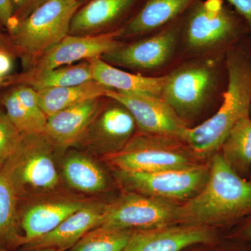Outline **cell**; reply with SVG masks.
<instances>
[{
  "instance_id": "obj_7",
  "label": "cell",
  "mask_w": 251,
  "mask_h": 251,
  "mask_svg": "<svg viewBox=\"0 0 251 251\" xmlns=\"http://www.w3.org/2000/svg\"><path fill=\"white\" fill-rule=\"evenodd\" d=\"M181 17L148 35L122 41L100 58L135 74L163 76L181 59Z\"/></svg>"
},
{
  "instance_id": "obj_37",
  "label": "cell",
  "mask_w": 251,
  "mask_h": 251,
  "mask_svg": "<svg viewBox=\"0 0 251 251\" xmlns=\"http://www.w3.org/2000/svg\"><path fill=\"white\" fill-rule=\"evenodd\" d=\"M247 179L250 180V181H251V170L250 173H249V176H248Z\"/></svg>"
},
{
  "instance_id": "obj_16",
  "label": "cell",
  "mask_w": 251,
  "mask_h": 251,
  "mask_svg": "<svg viewBox=\"0 0 251 251\" xmlns=\"http://www.w3.org/2000/svg\"><path fill=\"white\" fill-rule=\"evenodd\" d=\"M105 99V97L91 99L51 115L41 134L57 151L77 145Z\"/></svg>"
},
{
  "instance_id": "obj_6",
  "label": "cell",
  "mask_w": 251,
  "mask_h": 251,
  "mask_svg": "<svg viewBox=\"0 0 251 251\" xmlns=\"http://www.w3.org/2000/svg\"><path fill=\"white\" fill-rule=\"evenodd\" d=\"M116 171L153 173L194 168L206 163L181 138L137 132L118 152L105 156Z\"/></svg>"
},
{
  "instance_id": "obj_39",
  "label": "cell",
  "mask_w": 251,
  "mask_h": 251,
  "mask_svg": "<svg viewBox=\"0 0 251 251\" xmlns=\"http://www.w3.org/2000/svg\"><path fill=\"white\" fill-rule=\"evenodd\" d=\"M227 251H244L238 250V249H232V250H229Z\"/></svg>"
},
{
  "instance_id": "obj_29",
  "label": "cell",
  "mask_w": 251,
  "mask_h": 251,
  "mask_svg": "<svg viewBox=\"0 0 251 251\" xmlns=\"http://www.w3.org/2000/svg\"><path fill=\"white\" fill-rule=\"evenodd\" d=\"M46 1L47 0H11L13 8V21L12 27L9 32Z\"/></svg>"
},
{
  "instance_id": "obj_18",
  "label": "cell",
  "mask_w": 251,
  "mask_h": 251,
  "mask_svg": "<svg viewBox=\"0 0 251 251\" xmlns=\"http://www.w3.org/2000/svg\"><path fill=\"white\" fill-rule=\"evenodd\" d=\"M198 0H145L125 25L117 29L118 40L148 35L179 19Z\"/></svg>"
},
{
  "instance_id": "obj_34",
  "label": "cell",
  "mask_w": 251,
  "mask_h": 251,
  "mask_svg": "<svg viewBox=\"0 0 251 251\" xmlns=\"http://www.w3.org/2000/svg\"><path fill=\"white\" fill-rule=\"evenodd\" d=\"M242 45L244 46V49H245L246 52L249 56V59H250L251 62V34H249V35L246 36L244 39L242 41ZM250 117L251 118V104L250 108Z\"/></svg>"
},
{
  "instance_id": "obj_35",
  "label": "cell",
  "mask_w": 251,
  "mask_h": 251,
  "mask_svg": "<svg viewBox=\"0 0 251 251\" xmlns=\"http://www.w3.org/2000/svg\"><path fill=\"white\" fill-rule=\"evenodd\" d=\"M1 48H9V49H11V44H10L9 35L8 34L6 35V34H3L2 32H0V49H1Z\"/></svg>"
},
{
  "instance_id": "obj_19",
  "label": "cell",
  "mask_w": 251,
  "mask_h": 251,
  "mask_svg": "<svg viewBox=\"0 0 251 251\" xmlns=\"http://www.w3.org/2000/svg\"><path fill=\"white\" fill-rule=\"evenodd\" d=\"M90 202L74 198H59L28 206L22 214L19 213L20 226L23 231L21 246L53 230Z\"/></svg>"
},
{
  "instance_id": "obj_15",
  "label": "cell",
  "mask_w": 251,
  "mask_h": 251,
  "mask_svg": "<svg viewBox=\"0 0 251 251\" xmlns=\"http://www.w3.org/2000/svg\"><path fill=\"white\" fill-rule=\"evenodd\" d=\"M217 234L211 227L176 224L135 230L122 251H183L196 245H211Z\"/></svg>"
},
{
  "instance_id": "obj_5",
  "label": "cell",
  "mask_w": 251,
  "mask_h": 251,
  "mask_svg": "<svg viewBox=\"0 0 251 251\" xmlns=\"http://www.w3.org/2000/svg\"><path fill=\"white\" fill-rule=\"evenodd\" d=\"M83 0H47L8 33L11 49L24 70L69 35L73 16Z\"/></svg>"
},
{
  "instance_id": "obj_22",
  "label": "cell",
  "mask_w": 251,
  "mask_h": 251,
  "mask_svg": "<svg viewBox=\"0 0 251 251\" xmlns=\"http://www.w3.org/2000/svg\"><path fill=\"white\" fill-rule=\"evenodd\" d=\"M18 201L10 158L0 164V247L10 249L21 246Z\"/></svg>"
},
{
  "instance_id": "obj_25",
  "label": "cell",
  "mask_w": 251,
  "mask_h": 251,
  "mask_svg": "<svg viewBox=\"0 0 251 251\" xmlns=\"http://www.w3.org/2000/svg\"><path fill=\"white\" fill-rule=\"evenodd\" d=\"M108 90L105 86L92 80L80 85L37 91V94L41 108L49 117L82 102L105 97Z\"/></svg>"
},
{
  "instance_id": "obj_2",
  "label": "cell",
  "mask_w": 251,
  "mask_h": 251,
  "mask_svg": "<svg viewBox=\"0 0 251 251\" xmlns=\"http://www.w3.org/2000/svg\"><path fill=\"white\" fill-rule=\"evenodd\" d=\"M210 172L201 192L179 209V224L225 227L251 215V181L242 177L217 152L210 158Z\"/></svg>"
},
{
  "instance_id": "obj_24",
  "label": "cell",
  "mask_w": 251,
  "mask_h": 251,
  "mask_svg": "<svg viewBox=\"0 0 251 251\" xmlns=\"http://www.w3.org/2000/svg\"><path fill=\"white\" fill-rule=\"evenodd\" d=\"M62 174L71 187L86 193L105 191L108 179L105 172L87 155L70 152L62 163Z\"/></svg>"
},
{
  "instance_id": "obj_27",
  "label": "cell",
  "mask_w": 251,
  "mask_h": 251,
  "mask_svg": "<svg viewBox=\"0 0 251 251\" xmlns=\"http://www.w3.org/2000/svg\"><path fill=\"white\" fill-rule=\"evenodd\" d=\"M135 230L97 227L67 251H122Z\"/></svg>"
},
{
  "instance_id": "obj_13",
  "label": "cell",
  "mask_w": 251,
  "mask_h": 251,
  "mask_svg": "<svg viewBox=\"0 0 251 251\" xmlns=\"http://www.w3.org/2000/svg\"><path fill=\"white\" fill-rule=\"evenodd\" d=\"M117 30L93 36L68 35L46 51L23 71L38 74L56 68L72 65L80 61L101 57L120 45Z\"/></svg>"
},
{
  "instance_id": "obj_28",
  "label": "cell",
  "mask_w": 251,
  "mask_h": 251,
  "mask_svg": "<svg viewBox=\"0 0 251 251\" xmlns=\"http://www.w3.org/2000/svg\"><path fill=\"white\" fill-rule=\"evenodd\" d=\"M24 135L5 112L0 111V164L9 160L22 145Z\"/></svg>"
},
{
  "instance_id": "obj_1",
  "label": "cell",
  "mask_w": 251,
  "mask_h": 251,
  "mask_svg": "<svg viewBox=\"0 0 251 251\" xmlns=\"http://www.w3.org/2000/svg\"><path fill=\"white\" fill-rule=\"evenodd\" d=\"M226 52L181 59L163 75L161 97L188 128L210 118L221 105L228 84Z\"/></svg>"
},
{
  "instance_id": "obj_38",
  "label": "cell",
  "mask_w": 251,
  "mask_h": 251,
  "mask_svg": "<svg viewBox=\"0 0 251 251\" xmlns=\"http://www.w3.org/2000/svg\"><path fill=\"white\" fill-rule=\"evenodd\" d=\"M3 29H4V28L3 27L2 25H1V22H0V32H1Z\"/></svg>"
},
{
  "instance_id": "obj_4",
  "label": "cell",
  "mask_w": 251,
  "mask_h": 251,
  "mask_svg": "<svg viewBox=\"0 0 251 251\" xmlns=\"http://www.w3.org/2000/svg\"><path fill=\"white\" fill-rule=\"evenodd\" d=\"M181 59L226 52L250 34L226 0H198L181 17Z\"/></svg>"
},
{
  "instance_id": "obj_12",
  "label": "cell",
  "mask_w": 251,
  "mask_h": 251,
  "mask_svg": "<svg viewBox=\"0 0 251 251\" xmlns=\"http://www.w3.org/2000/svg\"><path fill=\"white\" fill-rule=\"evenodd\" d=\"M105 97L115 99L129 110L140 133L171 135L184 140L189 128L158 94L109 90Z\"/></svg>"
},
{
  "instance_id": "obj_11",
  "label": "cell",
  "mask_w": 251,
  "mask_h": 251,
  "mask_svg": "<svg viewBox=\"0 0 251 251\" xmlns=\"http://www.w3.org/2000/svg\"><path fill=\"white\" fill-rule=\"evenodd\" d=\"M137 132L136 122L129 110L115 99L105 97L77 145L107 156L125 148Z\"/></svg>"
},
{
  "instance_id": "obj_36",
  "label": "cell",
  "mask_w": 251,
  "mask_h": 251,
  "mask_svg": "<svg viewBox=\"0 0 251 251\" xmlns=\"http://www.w3.org/2000/svg\"><path fill=\"white\" fill-rule=\"evenodd\" d=\"M0 251H16L11 250V249H7V248L0 247ZM27 251H64L62 250H58V249H33V250H27Z\"/></svg>"
},
{
  "instance_id": "obj_14",
  "label": "cell",
  "mask_w": 251,
  "mask_h": 251,
  "mask_svg": "<svg viewBox=\"0 0 251 251\" xmlns=\"http://www.w3.org/2000/svg\"><path fill=\"white\" fill-rule=\"evenodd\" d=\"M145 0H90L73 16L69 35L93 36L116 31L138 11Z\"/></svg>"
},
{
  "instance_id": "obj_26",
  "label": "cell",
  "mask_w": 251,
  "mask_h": 251,
  "mask_svg": "<svg viewBox=\"0 0 251 251\" xmlns=\"http://www.w3.org/2000/svg\"><path fill=\"white\" fill-rule=\"evenodd\" d=\"M219 152L234 172L244 178L251 170V118L236 122L221 145Z\"/></svg>"
},
{
  "instance_id": "obj_3",
  "label": "cell",
  "mask_w": 251,
  "mask_h": 251,
  "mask_svg": "<svg viewBox=\"0 0 251 251\" xmlns=\"http://www.w3.org/2000/svg\"><path fill=\"white\" fill-rule=\"evenodd\" d=\"M228 84L217 111L193 128H188L184 140L200 158L206 161L219 152L238 120L250 116L251 62L242 41L226 52Z\"/></svg>"
},
{
  "instance_id": "obj_32",
  "label": "cell",
  "mask_w": 251,
  "mask_h": 251,
  "mask_svg": "<svg viewBox=\"0 0 251 251\" xmlns=\"http://www.w3.org/2000/svg\"><path fill=\"white\" fill-rule=\"evenodd\" d=\"M13 8L11 0H0V22L9 32L12 27Z\"/></svg>"
},
{
  "instance_id": "obj_21",
  "label": "cell",
  "mask_w": 251,
  "mask_h": 251,
  "mask_svg": "<svg viewBox=\"0 0 251 251\" xmlns=\"http://www.w3.org/2000/svg\"><path fill=\"white\" fill-rule=\"evenodd\" d=\"M94 80L93 72L89 59L78 64L64 66L38 74L25 72L11 74L0 83V87L24 85L34 90L41 91L57 87L80 85Z\"/></svg>"
},
{
  "instance_id": "obj_9",
  "label": "cell",
  "mask_w": 251,
  "mask_h": 251,
  "mask_svg": "<svg viewBox=\"0 0 251 251\" xmlns=\"http://www.w3.org/2000/svg\"><path fill=\"white\" fill-rule=\"evenodd\" d=\"M210 172L209 161L183 170L153 173L116 171L126 191L183 203L196 196L205 186Z\"/></svg>"
},
{
  "instance_id": "obj_17",
  "label": "cell",
  "mask_w": 251,
  "mask_h": 251,
  "mask_svg": "<svg viewBox=\"0 0 251 251\" xmlns=\"http://www.w3.org/2000/svg\"><path fill=\"white\" fill-rule=\"evenodd\" d=\"M106 206L107 204L104 203H88L63 221L53 230L25 244L26 250H69L89 231L100 226L105 216Z\"/></svg>"
},
{
  "instance_id": "obj_33",
  "label": "cell",
  "mask_w": 251,
  "mask_h": 251,
  "mask_svg": "<svg viewBox=\"0 0 251 251\" xmlns=\"http://www.w3.org/2000/svg\"><path fill=\"white\" fill-rule=\"evenodd\" d=\"M241 226L231 235L232 239L251 243V215L239 223Z\"/></svg>"
},
{
  "instance_id": "obj_10",
  "label": "cell",
  "mask_w": 251,
  "mask_h": 251,
  "mask_svg": "<svg viewBox=\"0 0 251 251\" xmlns=\"http://www.w3.org/2000/svg\"><path fill=\"white\" fill-rule=\"evenodd\" d=\"M53 151L52 145L41 133L24 135L21 148L11 157L13 179L19 198L27 188L49 191L58 186Z\"/></svg>"
},
{
  "instance_id": "obj_20",
  "label": "cell",
  "mask_w": 251,
  "mask_h": 251,
  "mask_svg": "<svg viewBox=\"0 0 251 251\" xmlns=\"http://www.w3.org/2000/svg\"><path fill=\"white\" fill-rule=\"evenodd\" d=\"M7 88L1 102L9 120L23 135L42 133L48 117L41 108L37 92L24 85Z\"/></svg>"
},
{
  "instance_id": "obj_23",
  "label": "cell",
  "mask_w": 251,
  "mask_h": 251,
  "mask_svg": "<svg viewBox=\"0 0 251 251\" xmlns=\"http://www.w3.org/2000/svg\"><path fill=\"white\" fill-rule=\"evenodd\" d=\"M94 80L109 90L126 92H145L161 96L164 77H150L126 72L114 67L100 57L89 59Z\"/></svg>"
},
{
  "instance_id": "obj_30",
  "label": "cell",
  "mask_w": 251,
  "mask_h": 251,
  "mask_svg": "<svg viewBox=\"0 0 251 251\" xmlns=\"http://www.w3.org/2000/svg\"><path fill=\"white\" fill-rule=\"evenodd\" d=\"M15 57L14 52L9 48L0 49V83L6 77L11 75Z\"/></svg>"
},
{
  "instance_id": "obj_31",
  "label": "cell",
  "mask_w": 251,
  "mask_h": 251,
  "mask_svg": "<svg viewBox=\"0 0 251 251\" xmlns=\"http://www.w3.org/2000/svg\"><path fill=\"white\" fill-rule=\"evenodd\" d=\"M247 22L251 34V0H226Z\"/></svg>"
},
{
  "instance_id": "obj_8",
  "label": "cell",
  "mask_w": 251,
  "mask_h": 251,
  "mask_svg": "<svg viewBox=\"0 0 251 251\" xmlns=\"http://www.w3.org/2000/svg\"><path fill=\"white\" fill-rule=\"evenodd\" d=\"M181 203L126 191L107 204L99 227L142 230L179 224Z\"/></svg>"
}]
</instances>
